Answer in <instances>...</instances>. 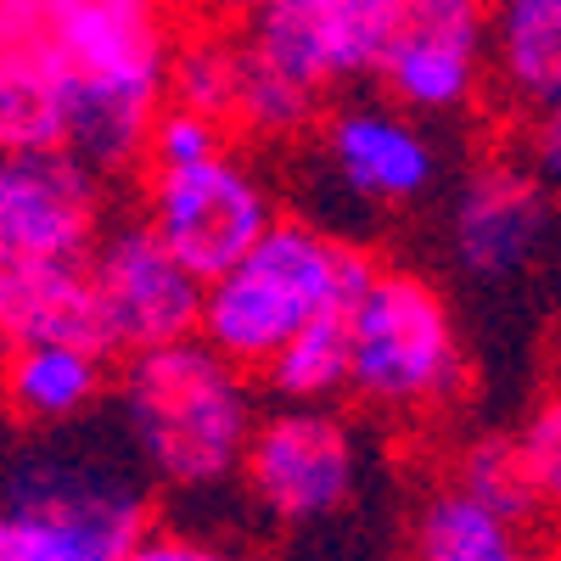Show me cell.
<instances>
[{
	"mask_svg": "<svg viewBox=\"0 0 561 561\" xmlns=\"http://www.w3.org/2000/svg\"><path fill=\"white\" fill-rule=\"evenodd\" d=\"M415 7H483V0H415Z\"/></svg>",
	"mask_w": 561,
	"mask_h": 561,
	"instance_id": "obj_25",
	"label": "cell"
},
{
	"mask_svg": "<svg viewBox=\"0 0 561 561\" xmlns=\"http://www.w3.org/2000/svg\"><path fill=\"white\" fill-rule=\"evenodd\" d=\"M494 62V39L483 7H415L410 23L382 57L388 96L421 118L466 113L483 90V73Z\"/></svg>",
	"mask_w": 561,
	"mask_h": 561,
	"instance_id": "obj_14",
	"label": "cell"
},
{
	"mask_svg": "<svg viewBox=\"0 0 561 561\" xmlns=\"http://www.w3.org/2000/svg\"><path fill=\"white\" fill-rule=\"evenodd\" d=\"M517 449H523V460H528V472H534L545 505L561 517V393L534 410V421L523 427Z\"/></svg>",
	"mask_w": 561,
	"mask_h": 561,
	"instance_id": "obj_21",
	"label": "cell"
},
{
	"mask_svg": "<svg viewBox=\"0 0 561 561\" xmlns=\"http://www.w3.org/2000/svg\"><path fill=\"white\" fill-rule=\"evenodd\" d=\"M556 225V197L528 163H483L460 180L449 208V253L472 280L523 275Z\"/></svg>",
	"mask_w": 561,
	"mask_h": 561,
	"instance_id": "obj_13",
	"label": "cell"
},
{
	"mask_svg": "<svg viewBox=\"0 0 561 561\" xmlns=\"http://www.w3.org/2000/svg\"><path fill=\"white\" fill-rule=\"evenodd\" d=\"M34 343H96V348H107L96 280H90L84 259L0 264V354L34 348Z\"/></svg>",
	"mask_w": 561,
	"mask_h": 561,
	"instance_id": "obj_15",
	"label": "cell"
},
{
	"mask_svg": "<svg viewBox=\"0 0 561 561\" xmlns=\"http://www.w3.org/2000/svg\"><path fill=\"white\" fill-rule=\"evenodd\" d=\"M0 466V511L12 528V561H129L152 534V472L113 433L28 427Z\"/></svg>",
	"mask_w": 561,
	"mask_h": 561,
	"instance_id": "obj_2",
	"label": "cell"
},
{
	"mask_svg": "<svg viewBox=\"0 0 561 561\" xmlns=\"http://www.w3.org/2000/svg\"><path fill=\"white\" fill-rule=\"evenodd\" d=\"M359 478H365L359 433L332 404L287 399L280 410L259 415L242 460V483L259 517H270L275 528H320L343 517L359 500Z\"/></svg>",
	"mask_w": 561,
	"mask_h": 561,
	"instance_id": "obj_6",
	"label": "cell"
},
{
	"mask_svg": "<svg viewBox=\"0 0 561 561\" xmlns=\"http://www.w3.org/2000/svg\"><path fill=\"white\" fill-rule=\"evenodd\" d=\"M325 174L365 208H410L444 180V152L421 113L388 102H348L320 124Z\"/></svg>",
	"mask_w": 561,
	"mask_h": 561,
	"instance_id": "obj_12",
	"label": "cell"
},
{
	"mask_svg": "<svg viewBox=\"0 0 561 561\" xmlns=\"http://www.w3.org/2000/svg\"><path fill=\"white\" fill-rule=\"evenodd\" d=\"M410 12L415 0H264L242 28L280 73L325 102L382 73Z\"/></svg>",
	"mask_w": 561,
	"mask_h": 561,
	"instance_id": "obj_9",
	"label": "cell"
},
{
	"mask_svg": "<svg viewBox=\"0 0 561 561\" xmlns=\"http://www.w3.org/2000/svg\"><path fill=\"white\" fill-rule=\"evenodd\" d=\"M84 264L96 280L102 332L113 354H140L203 332L208 280L158 237L152 219L107 225Z\"/></svg>",
	"mask_w": 561,
	"mask_h": 561,
	"instance_id": "obj_8",
	"label": "cell"
},
{
	"mask_svg": "<svg viewBox=\"0 0 561 561\" xmlns=\"http://www.w3.org/2000/svg\"><path fill=\"white\" fill-rule=\"evenodd\" d=\"M466 388V343L449 298L415 270H370L348 304V393L382 415L438 410Z\"/></svg>",
	"mask_w": 561,
	"mask_h": 561,
	"instance_id": "obj_5",
	"label": "cell"
},
{
	"mask_svg": "<svg viewBox=\"0 0 561 561\" xmlns=\"http://www.w3.org/2000/svg\"><path fill=\"white\" fill-rule=\"evenodd\" d=\"M0 561H12V528H7V511H0Z\"/></svg>",
	"mask_w": 561,
	"mask_h": 561,
	"instance_id": "obj_24",
	"label": "cell"
},
{
	"mask_svg": "<svg viewBox=\"0 0 561 561\" xmlns=\"http://www.w3.org/2000/svg\"><path fill=\"white\" fill-rule=\"evenodd\" d=\"M253 370L225 359L203 332L124 354L113 382V421L158 489L214 494L242 478L259 427Z\"/></svg>",
	"mask_w": 561,
	"mask_h": 561,
	"instance_id": "obj_3",
	"label": "cell"
},
{
	"mask_svg": "<svg viewBox=\"0 0 561 561\" xmlns=\"http://www.w3.org/2000/svg\"><path fill=\"white\" fill-rule=\"evenodd\" d=\"M370 270L377 264L365 259V248L337 237L332 225L275 214L264 237L208 280L203 337L242 370H264L275 348L304 332L309 320L348 309Z\"/></svg>",
	"mask_w": 561,
	"mask_h": 561,
	"instance_id": "obj_4",
	"label": "cell"
},
{
	"mask_svg": "<svg viewBox=\"0 0 561 561\" xmlns=\"http://www.w3.org/2000/svg\"><path fill=\"white\" fill-rule=\"evenodd\" d=\"M147 219L203 280H214L275 225V197L259 169L237 158V147H225L203 163L152 169Z\"/></svg>",
	"mask_w": 561,
	"mask_h": 561,
	"instance_id": "obj_10",
	"label": "cell"
},
{
	"mask_svg": "<svg viewBox=\"0 0 561 561\" xmlns=\"http://www.w3.org/2000/svg\"><path fill=\"white\" fill-rule=\"evenodd\" d=\"M230 135H237V129H230L219 113L169 96V102H163V113L152 118V135H147V169L203 163V158H214V152H225V147H230Z\"/></svg>",
	"mask_w": 561,
	"mask_h": 561,
	"instance_id": "obj_20",
	"label": "cell"
},
{
	"mask_svg": "<svg viewBox=\"0 0 561 561\" xmlns=\"http://www.w3.org/2000/svg\"><path fill=\"white\" fill-rule=\"evenodd\" d=\"M197 7H203L208 18H219V23H248L264 0H197Z\"/></svg>",
	"mask_w": 561,
	"mask_h": 561,
	"instance_id": "obj_23",
	"label": "cell"
},
{
	"mask_svg": "<svg viewBox=\"0 0 561 561\" xmlns=\"http://www.w3.org/2000/svg\"><path fill=\"white\" fill-rule=\"evenodd\" d=\"M0 399L23 427H68L90 421L113 399L107 348L96 343H34L12 348L0 370Z\"/></svg>",
	"mask_w": 561,
	"mask_h": 561,
	"instance_id": "obj_16",
	"label": "cell"
},
{
	"mask_svg": "<svg viewBox=\"0 0 561 561\" xmlns=\"http://www.w3.org/2000/svg\"><path fill=\"white\" fill-rule=\"evenodd\" d=\"M62 147H0V264L90 259L107 230V192Z\"/></svg>",
	"mask_w": 561,
	"mask_h": 561,
	"instance_id": "obj_11",
	"label": "cell"
},
{
	"mask_svg": "<svg viewBox=\"0 0 561 561\" xmlns=\"http://www.w3.org/2000/svg\"><path fill=\"white\" fill-rule=\"evenodd\" d=\"M556 377H561V343H556Z\"/></svg>",
	"mask_w": 561,
	"mask_h": 561,
	"instance_id": "obj_26",
	"label": "cell"
},
{
	"mask_svg": "<svg viewBox=\"0 0 561 561\" xmlns=\"http://www.w3.org/2000/svg\"><path fill=\"white\" fill-rule=\"evenodd\" d=\"M180 51L174 0H0V62L51 84L62 152L96 174L147 163Z\"/></svg>",
	"mask_w": 561,
	"mask_h": 561,
	"instance_id": "obj_1",
	"label": "cell"
},
{
	"mask_svg": "<svg viewBox=\"0 0 561 561\" xmlns=\"http://www.w3.org/2000/svg\"><path fill=\"white\" fill-rule=\"evenodd\" d=\"M237 73H242V28H230L214 18V28L180 34V51H174V84L169 96L192 102V107H208L230 124V102H237Z\"/></svg>",
	"mask_w": 561,
	"mask_h": 561,
	"instance_id": "obj_19",
	"label": "cell"
},
{
	"mask_svg": "<svg viewBox=\"0 0 561 561\" xmlns=\"http://www.w3.org/2000/svg\"><path fill=\"white\" fill-rule=\"evenodd\" d=\"M523 163L561 192V96H545L528 107V129H523Z\"/></svg>",
	"mask_w": 561,
	"mask_h": 561,
	"instance_id": "obj_22",
	"label": "cell"
},
{
	"mask_svg": "<svg viewBox=\"0 0 561 561\" xmlns=\"http://www.w3.org/2000/svg\"><path fill=\"white\" fill-rule=\"evenodd\" d=\"M539 505L545 494L528 472L517 438L511 444L483 438L415 505L410 550L427 561H517L534 545L528 534H534Z\"/></svg>",
	"mask_w": 561,
	"mask_h": 561,
	"instance_id": "obj_7",
	"label": "cell"
},
{
	"mask_svg": "<svg viewBox=\"0 0 561 561\" xmlns=\"http://www.w3.org/2000/svg\"><path fill=\"white\" fill-rule=\"evenodd\" d=\"M259 377L275 399L293 404H332L337 393H348V309H332L293 332Z\"/></svg>",
	"mask_w": 561,
	"mask_h": 561,
	"instance_id": "obj_18",
	"label": "cell"
},
{
	"mask_svg": "<svg viewBox=\"0 0 561 561\" xmlns=\"http://www.w3.org/2000/svg\"><path fill=\"white\" fill-rule=\"evenodd\" d=\"M494 68L523 107L561 96V0H494Z\"/></svg>",
	"mask_w": 561,
	"mask_h": 561,
	"instance_id": "obj_17",
	"label": "cell"
}]
</instances>
